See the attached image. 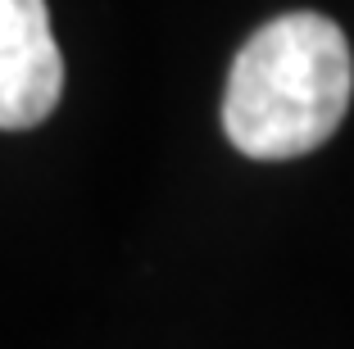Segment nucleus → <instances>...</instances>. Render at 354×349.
<instances>
[{
    "instance_id": "nucleus-2",
    "label": "nucleus",
    "mask_w": 354,
    "mask_h": 349,
    "mask_svg": "<svg viewBox=\"0 0 354 349\" xmlns=\"http://www.w3.org/2000/svg\"><path fill=\"white\" fill-rule=\"evenodd\" d=\"M64 59L46 0H0V132L37 127L55 109Z\"/></svg>"
},
{
    "instance_id": "nucleus-1",
    "label": "nucleus",
    "mask_w": 354,
    "mask_h": 349,
    "mask_svg": "<svg viewBox=\"0 0 354 349\" xmlns=\"http://www.w3.org/2000/svg\"><path fill=\"white\" fill-rule=\"evenodd\" d=\"M354 91L345 32L323 14H281L241 46L223 127L250 159L309 154L341 127Z\"/></svg>"
}]
</instances>
